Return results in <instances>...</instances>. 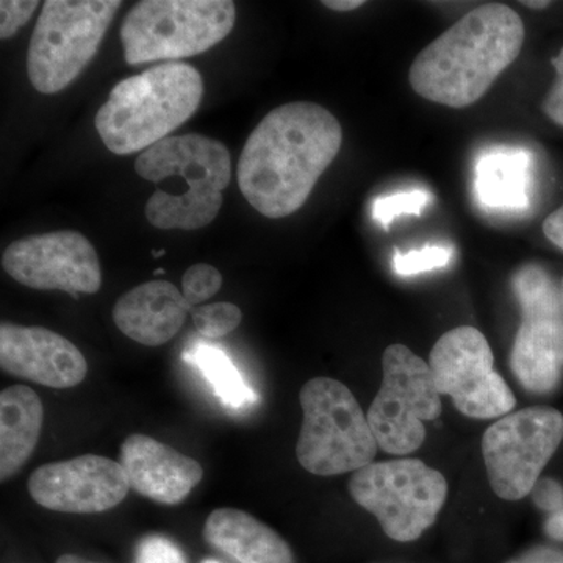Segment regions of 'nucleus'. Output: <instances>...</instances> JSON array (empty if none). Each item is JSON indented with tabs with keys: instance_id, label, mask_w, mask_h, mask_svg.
I'll list each match as a JSON object with an SVG mask.
<instances>
[{
	"instance_id": "nucleus-3",
	"label": "nucleus",
	"mask_w": 563,
	"mask_h": 563,
	"mask_svg": "<svg viewBox=\"0 0 563 563\" xmlns=\"http://www.w3.org/2000/svg\"><path fill=\"white\" fill-rule=\"evenodd\" d=\"M202 96L198 69L165 63L120 81L96 114V131L113 154L144 152L190 120Z\"/></svg>"
},
{
	"instance_id": "nucleus-33",
	"label": "nucleus",
	"mask_w": 563,
	"mask_h": 563,
	"mask_svg": "<svg viewBox=\"0 0 563 563\" xmlns=\"http://www.w3.org/2000/svg\"><path fill=\"white\" fill-rule=\"evenodd\" d=\"M547 531L553 539L563 540V512L559 510L554 517L548 521Z\"/></svg>"
},
{
	"instance_id": "nucleus-14",
	"label": "nucleus",
	"mask_w": 563,
	"mask_h": 563,
	"mask_svg": "<svg viewBox=\"0 0 563 563\" xmlns=\"http://www.w3.org/2000/svg\"><path fill=\"white\" fill-rule=\"evenodd\" d=\"M129 490L121 463L95 454L46 463L29 479L33 501L65 514L106 512L124 501Z\"/></svg>"
},
{
	"instance_id": "nucleus-30",
	"label": "nucleus",
	"mask_w": 563,
	"mask_h": 563,
	"mask_svg": "<svg viewBox=\"0 0 563 563\" xmlns=\"http://www.w3.org/2000/svg\"><path fill=\"white\" fill-rule=\"evenodd\" d=\"M544 236L563 251V203L543 222Z\"/></svg>"
},
{
	"instance_id": "nucleus-23",
	"label": "nucleus",
	"mask_w": 563,
	"mask_h": 563,
	"mask_svg": "<svg viewBox=\"0 0 563 563\" xmlns=\"http://www.w3.org/2000/svg\"><path fill=\"white\" fill-rule=\"evenodd\" d=\"M431 202L432 196L428 191L393 192V195L380 196L373 202V218L388 231L396 218L402 217V214L421 217L422 210Z\"/></svg>"
},
{
	"instance_id": "nucleus-24",
	"label": "nucleus",
	"mask_w": 563,
	"mask_h": 563,
	"mask_svg": "<svg viewBox=\"0 0 563 563\" xmlns=\"http://www.w3.org/2000/svg\"><path fill=\"white\" fill-rule=\"evenodd\" d=\"M454 250L450 246H429L422 250H415L402 254L401 251L395 252L393 257V268L399 276H415V274L432 272V269L444 268L453 261Z\"/></svg>"
},
{
	"instance_id": "nucleus-26",
	"label": "nucleus",
	"mask_w": 563,
	"mask_h": 563,
	"mask_svg": "<svg viewBox=\"0 0 563 563\" xmlns=\"http://www.w3.org/2000/svg\"><path fill=\"white\" fill-rule=\"evenodd\" d=\"M135 563H188L173 540L163 536H147L136 548Z\"/></svg>"
},
{
	"instance_id": "nucleus-8",
	"label": "nucleus",
	"mask_w": 563,
	"mask_h": 563,
	"mask_svg": "<svg viewBox=\"0 0 563 563\" xmlns=\"http://www.w3.org/2000/svg\"><path fill=\"white\" fill-rule=\"evenodd\" d=\"M352 499L379 520L396 542H413L431 528L446 501L443 474L417 459L369 463L352 474Z\"/></svg>"
},
{
	"instance_id": "nucleus-20",
	"label": "nucleus",
	"mask_w": 563,
	"mask_h": 563,
	"mask_svg": "<svg viewBox=\"0 0 563 563\" xmlns=\"http://www.w3.org/2000/svg\"><path fill=\"white\" fill-rule=\"evenodd\" d=\"M531 155L521 150H499L477 162L474 190L483 206L498 211L529 207Z\"/></svg>"
},
{
	"instance_id": "nucleus-6",
	"label": "nucleus",
	"mask_w": 563,
	"mask_h": 563,
	"mask_svg": "<svg viewBox=\"0 0 563 563\" xmlns=\"http://www.w3.org/2000/svg\"><path fill=\"white\" fill-rule=\"evenodd\" d=\"M231 0H144L121 25L129 65L195 57L220 44L235 25Z\"/></svg>"
},
{
	"instance_id": "nucleus-15",
	"label": "nucleus",
	"mask_w": 563,
	"mask_h": 563,
	"mask_svg": "<svg viewBox=\"0 0 563 563\" xmlns=\"http://www.w3.org/2000/svg\"><path fill=\"white\" fill-rule=\"evenodd\" d=\"M0 366L21 379L51 388H73L84 383L88 363L76 344L44 328L2 322Z\"/></svg>"
},
{
	"instance_id": "nucleus-27",
	"label": "nucleus",
	"mask_w": 563,
	"mask_h": 563,
	"mask_svg": "<svg viewBox=\"0 0 563 563\" xmlns=\"http://www.w3.org/2000/svg\"><path fill=\"white\" fill-rule=\"evenodd\" d=\"M36 0H2L0 2V38L9 40L20 32L38 9Z\"/></svg>"
},
{
	"instance_id": "nucleus-19",
	"label": "nucleus",
	"mask_w": 563,
	"mask_h": 563,
	"mask_svg": "<svg viewBox=\"0 0 563 563\" xmlns=\"http://www.w3.org/2000/svg\"><path fill=\"white\" fill-rule=\"evenodd\" d=\"M40 396L25 385H13L0 395V477L9 479L31 459L43 429Z\"/></svg>"
},
{
	"instance_id": "nucleus-7",
	"label": "nucleus",
	"mask_w": 563,
	"mask_h": 563,
	"mask_svg": "<svg viewBox=\"0 0 563 563\" xmlns=\"http://www.w3.org/2000/svg\"><path fill=\"white\" fill-rule=\"evenodd\" d=\"M120 0H47L29 44L27 73L41 95L69 87L92 60Z\"/></svg>"
},
{
	"instance_id": "nucleus-9",
	"label": "nucleus",
	"mask_w": 563,
	"mask_h": 563,
	"mask_svg": "<svg viewBox=\"0 0 563 563\" xmlns=\"http://www.w3.org/2000/svg\"><path fill=\"white\" fill-rule=\"evenodd\" d=\"M383 385L369 407L368 422L385 453H413L426 439L424 421L442 413V399L429 363L404 344L384 352Z\"/></svg>"
},
{
	"instance_id": "nucleus-1",
	"label": "nucleus",
	"mask_w": 563,
	"mask_h": 563,
	"mask_svg": "<svg viewBox=\"0 0 563 563\" xmlns=\"http://www.w3.org/2000/svg\"><path fill=\"white\" fill-rule=\"evenodd\" d=\"M339 120L313 102L269 111L244 144L239 187L263 217L279 220L301 209L342 150Z\"/></svg>"
},
{
	"instance_id": "nucleus-37",
	"label": "nucleus",
	"mask_w": 563,
	"mask_h": 563,
	"mask_svg": "<svg viewBox=\"0 0 563 563\" xmlns=\"http://www.w3.org/2000/svg\"><path fill=\"white\" fill-rule=\"evenodd\" d=\"M202 563H221V562L214 561V559H206V561H202Z\"/></svg>"
},
{
	"instance_id": "nucleus-25",
	"label": "nucleus",
	"mask_w": 563,
	"mask_h": 563,
	"mask_svg": "<svg viewBox=\"0 0 563 563\" xmlns=\"http://www.w3.org/2000/svg\"><path fill=\"white\" fill-rule=\"evenodd\" d=\"M222 287L220 269L207 263H196L181 277V295L192 309L213 298Z\"/></svg>"
},
{
	"instance_id": "nucleus-12",
	"label": "nucleus",
	"mask_w": 563,
	"mask_h": 563,
	"mask_svg": "<svg viewBox=\"0 0 563 563\" xmlns=\"http://www.w3.org/2000/svg\"><path fill=\"white\" fill-rule=\"evenodd\" d=\"M433 384L453 398L455 409L476 420L509 413L515 396L493 369V352L484 333L470 325L453 329L433 344L429 357Z\"/></svg>"
},
{
	"instance_id": "nucleus-13",
	"label": "nucleus",
	"mask_w": 563,
	"mask_h": 563,
	"mask_svg": "<svg viewBox=\"0 0 563 563\" xmlns=\"http://www.w3.org/2000/svg\"><path fill=\"white\" fill-rule=\"evenodd\" d=\"M2 266L10 277L33 290H62L73 298L101 290L98 252L76 231L29 235L3 252Z\"/></svg>"
},
{
	"instance_id": "nucleus-21",
	"label": "nucleus",
	"mask_w": 563,
	"mask_h": 563,
	"mask_svg": "<svg viewBox=\"0 0 563 563\" xmlns=\"http://www.w3.org/2000/svg\"><path fill=\"white\" fill-rule=\"evenodd\" d=\"M185 361L198 366L218 399L229 409L243 410L258 402L257 393L244 383L242 374L221 350L210 344H198L185 354Z\"/></svg>"
},
{
	"instance_id": "nucleus-38",
	"label": "nucleus",
	"mask_w": 563,
	"mask_h": 563,
	"mask_svg": "<svg viewBox=\"0 0 563 563\" xmlns=\"http://www.w3.org/2000/svg\"><path fill=\"white\" fill-rule=\"evenodd\" d=\"M155 274H165V272H163V269H157V272H155Z\"/></svg>"
},
{
	"instance_id": "nucleus-18",
	"label": "nucleus",
	"mask_w": 563,
	"mask_h": 563,
	"mask_svg": "<svg viewBox=\"0 0 563 563\" xmlns=\"http://www.w3.org/2000/svg\"><path fill=\"white\" fill-rule=\"evenodd\" d=\"M203 537L239 563H295L279 533L243 510H213L203 526Z\"/></svg>"
},
{
	"instance_id": "nucleus-5",
	"label": "nucleus",
	"mask_w": 563,
	"mask_h": 563,
	"mask_svg": "<svg viewBox=\"0 0 563 563\" xmlns=\"http://www.w3.org/2000/svg\"><path fill=\"white\" fill-rule=\"evenodd\" d=\"M303 421L296 457L306 472L336 476L365 468L376 457V437L346 385L317 377L303 385Z\"/></svg>"
},
{
	"instance_id": "nucleus-28",
	"label": "nucleus",
	"mask_w": 563,
	"mask_h": 563,
	"mask_svg": "<svg viewBox=\"0 0 563 563\" xmlns=\"http://www.w3.org/2000/svg\"><path fill=\"white\" fill-rule=\"evenodd\" d=\"M551 63L558 73V79L544 99L543 111L551 121L563 128V47Z\"/></svg>"
},
{
	"instance_id": "nucleus-29",
	"label": "nucleus",
	"mask_w": 563,
	"mask_h": 563,
	"mask_svg": "<svg viewBox=\"0 0 563 563\" xmlns=\"http://www.w3.org/2000/svg\"><path fill=\"white\" fill-rule=\"evenodd\" d=\"M533 496L536 503L544 510H562L563 507V492L561 485L555 484L554 481L544 479L542 483H537L533 487Z\"/></svg>"
},
{
	"instance_id": "nucleus-22",
	"label": "nucleus",
	"mask_w": 563,
	"mask_h": 563,
	"mask_svg": "<svg viewBox=\"0 0 563 563\" xmlns=\"http://www.w3.org/2000/svg\"><path fill=\"white\" fill-rule=\"evenodd\" d=\"M192 322L201 335L217 340L229 335L243 320L242 310L231 302L207 303L191 310Z\"/></svg>"
},
{
	"instance_id": "nucleus-34",
	"label": "nucleus",
	"mask_w": 563,
	"mask_h": 563,
	"mask_svg": "<svg viewBox=\"0 0 563 563\" xmlns=\"http://www.w3.org/2000/svg\"><path fill=\"white\" fill-rule=\"evenodd\" d=\"M55 563H98L88 561V559L80 558V555L76 554H63L60 559H58Z\"/></svg>"
},
{
	"instance_id": "nucleus-35",
	"label": "nucleus",
	"mask_w": 563,
	"mask_h": 563,
	"mask_svg": "<svg viewBox=\"0 0 563 563\" xmlns=\"http://www.w3.org/2000/svg\"><path fill=\"white\" fill-rule=\"evenodd\" d=\"M525 7H529V9H547L550 7V2H523Z\"/></svg>"
},
{
	"instance_id": "nucleus-11",
	"label": "nucleus",
	"mask_w": 563,
	"mask_h": 563,
	"mask_svg": "<svg viewBox=\"0 0 563 563\" xmlns=\"http://www.w3.org/2000/svg\"><path fill=\"white\" fill-rule=\"evenodd\" d=\"M515 296L521 324L512 350L515 376L528 390H553L563 372V299L542 266L526 265L515 273Z\"/></svg>"
},
{
	"instance_id": "nucleus-31",
	"label": "nucleus",
	"mask_w": 563,
	"mask_h": 563,
	"mask_svg": "<svg viewBox=\"0 0 563 563\" xmlns=\"http://www.w3.org/2000/svg\"><path fill=\"white\" fill-rule=\"evenodd\" d=\"M509 563H563V551L553 548H536Z\"/></svg>"
},
{
	"instance_id": "nucleus-2",
	"label": "nucleus",
	"mask_w": 563,
	"mask_h": 563,
	"mask_svg": "<svg viewBox=\"0 0 563 563\" xmlns=\"http://www.w3.org/2000/svg\"><path fill=\"white\" fill-rule=\"evenodd\" d=\"M523 43L517 11L503 3L477 7L418 54L410 87L428 101L465 109L517 60Z\"/></svg>"
},
{
	"instance_id": "nucleus-4",
	"label": "nucleus",
	"mask_w": 563,
	"mask_h": 563,
	"mask_svg": "<svg viewBox=\"0 0 563 563\" xmlns=\"http://www.w3.org/2000/svg\"><path fill=\"white\" fill-rule=\"evenodd\" d=\"M141 179L162 184L181 177L188 192L172 198L155 191L146 203V218L162 231H198L207 228L220 213L222 190L232 179V157L221 141L199 133L168 136L154 144L135 162Z\"/></svg>"
},
{
	"instance_id": "nucleus-10",
	"label": "nucleus",
	"mask_w": 563,
	"mask_h": 563,
	"mask_svg": "<svg viewBox=\"0 0 563 563\" xmlns=\"http://www.w3.org/2000/svg\"><path fill=\"white\" fill-rule=\"evenodd\" d=\"M562 440L563 417L551 407H529L496 421L483 439L493 492L507 501L528 496Z\"/></svg>"
},
{
	"instance_id": "nucleus-32",
	"label": "nucleus",
	"mask_w": 563,
	"mask_h": 563,
	"mask_svg": "<svg viewBox=\"0 0 563 563\" xmlns=\"http://www.w3.org/2000/svg\"><path fill=\"white\" fill-rule=\"evenodd\" d=\"M322 5L328 7L329 10L346 13V11L361 9L365 2L363 0H324Z\"/></svg>"
},
{
	"instance_id": "nucleus-36",
	"label": "nucleus",
	"mask_w": 563,
	"mask_h": 563,
	"mask_svg": "<svg viewBox=\"0 0 563 563\" xmlns=\"http://www.w3.org/2000/svg\"><path fill=\"white\" fill-rule=\"evenodd\" d=\"M165 254H166L165 250H161V251L154 250V251H152V255H154V258H161Z\"/></svg>"
},
{
	"instance_id": "nucleus-17",
	"label": "nucleus",
	"mask_w": 563,
	"mask_h": 563,
	"mask_svg": "<svg viewBox=\"0 0 563 563\" xmlns=\"http://www.w3.org/2000/svg\"><path fill=\"white\" fill-rule=\"evenodd\" d=\"M192 307L172 282L154 280L125 292L113 309L114 324L144 346H162L180 331Z\"/></svg>"
},
{
	"instance_id": "nucleus-16",
	"label": "nucleus",
	"mask_w": 563,
	"mask_h": 563,
	"mask_svg": "<svg viewBox=\"0 0 563 563\" xmlns=\"http://www.w3.org/2000/svg\"><path fill=\"white\" fill-rule=\"evenodd\" d=\"M120 463L133 490L168 506L184 501L203 477L201 463L141 433L122 442Z\"/></svg>"
}]
</instances>
